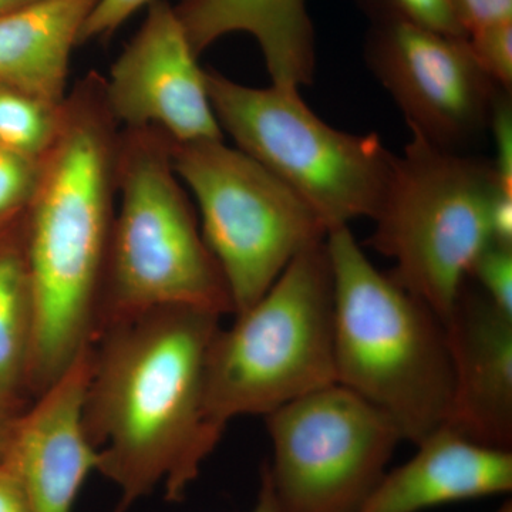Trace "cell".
I'll return each mask as SVG.
<instances>
[{
    "label": "cell",
    "instance_id": "obj_3",
    "mask_svg": "<svg viewBox=\"0 0 512 512\" xmlns=\"http://www.w3.org/2000/svg\"><path fill=\"white\" fill-rule=\"evenodd\" d=\"M326 245L335 286L336 383L386 414L417 446L451 413L446 326L370 262L349 227L328 232Z\"/></svg>",
    "mask_w": 512,
    "mask_h": 512
},
{
    "label": "cell",
    "instance_id": "obj_12",
    "mask_svg": "<svg viewBox=\"0 0 512 512\" xmlns=\"http://www.w3.org/2000/svg\"><path fill=\"white\" fill-rule=\"evenodd\" d=\"M93 343L26 407L19 420L10 466L29 512H73L99 456L83 427V402L92 370Z\"/></svg>",
    "mask_w": 512,
    "mask_h": 512
},
{
    "label": "cell",
    "instance_id": "obj_13",
    "mask_svg": "<svg viewBox=\"0 0 512 512\" xmlns=\"http://www.w3.org/2000/svg\"><path fill=\"white\" fill-rule=\"evenodd\" d=\"M454 392L446 426L483 446L512 448V316L464 285L446 322Z\"/></svg>",
    "mask_w": 512,
    "mask_h": 512
},
{
    "label": "cell",
    "instance_id": "obj_7",
    "mask_svg": "<svg viewBox=\"0 0 512 512\" xmlns=\"http://www.w3.org/2000/svg\"><path fill=\"white\" fill-rule=\"evenodd\" d=\"M222 133L298 194L328 232L375 218L394 154L377 134L329 126L296 87H259L205 69Z\"/></svg>",
    "mask_w": 512,
    "mask_h": 512
},
{
    "label": "cell",
    "instance_id": "obj_21",
    "mask_svg": "<svg viewBox=\"0 0 512 512\" xmlns=\"http://www.w3.org/2000/svg\"><path fill=\"white\" fill-rule=\"evenodd\" d=\"M474 56L505 92L512 90V20L477 30L467 37Z\"/></svg>",
    "mask_w": 512,
    "mask_h": 512
},
{
    "label": "cell",
    "instance_id": "obj_28",
    "mask_svg": "<svg viewBox=\"0 0 512 512\" xmlns=\"http://www.w3.org/2000/svg\"><path fill=\"white\" fill-rule=\"evenodd\" d=\"M249 512H284L278 500H276L271 481H269L264 467L261 468V483H259L258 497H256V503Z\"/></svg>",
    "mask_w": 512,
    "mask_h": 512
},
{
    "label": "cell",
    "instance_id": "obj_4",
    "mask_svg": "<svg viewBox=\"0 0 512 512\" xmlns=\"http://www.w3.org/2000/svg\"><path fill=\"white\" fill-rule=\"evenodd\" d=\"M116 187L94 339L157 309L234 315L227 282L175 173L170 137L156 127L121 128Z\"/></svg>",
    "mask_w": 512,
    "mask_h": 512
},
{
    "label": "cell",
    "instance_id": "obj_26",
    "mask_svg": "<svg viewBox=\"0 0 512 512\" xmlns=\"http://www.w3.org/2000/svg\"><path fill=\"white\" fill-rule=\"evenodd\" d=\"M25 410L26 407H20L0 397V467L9 464L19 420Z\"/></svg>",
    "mask_w": 512,
    "mask_h": 512
},
{
    "label": "cell",
    "instance_id": "obj_8",
    "mask_svg": "<svg viewBox=\"0 0 512 512\" xmlns=\"http://www.w3.org/2000/svg\"><path fill=\"white\" fill-rule=\"evenodd\" d=\"M175 173L192 192L205 242L220 266L234 315L254 305L328 229L264 165L224 140L173 143Z\"/></svg>",
    "mask_w": 512,
    "mask_h": 512
},
{
    "label": "cell",
    "instance_id": "obj_1",
    "mask_svg": "<svg viewBox=\"0 0 512 512\" xmlns=\"http://www.w3.org/2000/svg\"><path fill=\"white\" fill-rule=\"evenodd\" d=\"M222 316L157 309L104 329L93 340L83 427L97 471L128 512L164 488L181 503L224 436L205 410L208 349Z\"/></svg>",
    "mask_w": 512,
    "mask_h": 512
},
{
    "label": "cell",
    "instance_id": "obj_24",
    "mask_svg": "<svg viewBox=\"0 0 512 512\" xmlns=\"http://www.w3.org/2000/svg\"><path fill=\"white\" fill-rule=\"evenodd\" d=\"M153 2L156 0H99L80 30L79 46L109 39L137 10Z\"/></svg>",
    "mask_w": 512,
    "mask_h": 512
},
{
    "label": "cell",
    "instance_id": "obj_15",
    "mask_svg": "<svg viewBox=\"0 0 512 512\" xmlns=\"http://www.w3.org/2000/svg\"><path fill=\"white\" fill-rule=\"evenodd\" d=\"M175 15L195 55L229 33H248L264 56L272 84H312L316 36L306 0H180Z\"/></svg>",
    "mask_w": 512,
    "mask_h": 512
},
{
    "label": "cell",
    "instance_id": "obj_6",
    "mask_svg": "<svg viewBox=\"0 0 512 512\" xmlns=\"http://www.w3.org/2000/svg\"><path fill=\"white\" fill-rule=\"evenodd\" d=\"M497 183L490 158L444 150L412 133L392 171L369 244L390 275L446 325L471 268L493 244Z\"/></svg>",
    "mask_w": 512,
    "mask_h": 512
},
{
    "label": "cell",
    "instance_id": "obj_16",
    "mask_svg": "<svg viewBox=\"0 0 512 512\" xmlns=\"http://www.w3.org/2000/svg\"><path fill=\"white\" fill-rule=\"evenodd\" d=\"M99 0H40L0 19V84L60 106L70 57Z\"/></svg>",
    "mask_w": 512,
    "mask_h": 512
},
{
    "label": "cell",
    "instance_id": "obj_30",
    "mask_svg": "<svg viewBox=\"0 0 512 512\" xmlns=\"http://www.w3.org/2000/svg\"><path fill=\"white\" fill-rule=\"evenodd\" d=\"M495 512H512V501H505V503Z\"/></svg>",
    "mask_w": 512,
    "mask_h": 512
},
{
    "label": "cell",
    "instance_id": "obj_25",
    "mask_svg": "<svg viewBox=\"0 0 512 512\" xmlns=\"http://www.w3.org/2000/svg\"><path fill=\"white\" fill-rule=\"evenodd\" d=\"M467 37L477 30L511 22L512 0H451Z\"/></svg>",
    "mask_w": 512,
    "mask_h": 512
},
{
    "label": "cell",
    "instance_id": "obj_11",
    "mask_svg": "<svg viewBox=\"0 0 512 512\" xmlns=\"http://www.w3.org/2000/svg\"><path fill=\"white\" fill-rule=\"evenodd\" d=\"M104 92L120 127H156L173 143L224 140L205 69L167 0L148 6L143 25L104 77Z\"/></svg>",
    "mask_w": 512,
    "mask_h": 512
},
{
    "label": "cell",
    "instance_id": "obj_29",
    "mask_svg": "<svg viewBox=\"0 0 512 512\" xmlns=\"http://www.w3.org/2000/svg\"><path fill=\"white\" fill-rule=\"evenodd\" d=\"M40 0H0V19L10 15V13L18 12L20 9L28 8L33 3Z\"/></svg>",
    "mask_w": 512,
    "mask_h": 512
},
{
    "label": "cell",
    "instance_id": "obj_20",
    "mask_svg": "<svg viewBox=\"0 0 512 512\" xmlns=\"http://www.w3.org/2000/svg\"><path fill=\"white\" fill-rule=\"evenodd\" d=\"M468 281L476 282L488 301L512 316V247L488 245L474 262Z\"/></svg>",
    "mask_w": 512,
    "mask_h": 512
},
{
    "label": "cell",
    "instance_id": "obj_22",
    "mask_svg": "<svg viewBox=\"0 0 512 512\" xmlns=\"http://www.w3.org/2000/svg\"><path fill=\"white\" fill-rule=\"evenodd\" d=\"M36 174L37 161L0 147V222L28 204Z\"/></svg>",
    "mask_w": 512,
    "mask_h": 512
},
{
    "label": "cell",
    "instance_id": "obj_18",
    "mask_svg": "<svg viewBox=\"0 0 512 512\" xmlns=\"http://www.w3.org/2000/svg\"><path fill=\"white\" fill-rule=\"evenodd\" d=\"M62 104L0 84V147L39 160L55 140Z\"/></svg>",
    "mask_w": 512,
    "mask_h": 512
},
{
    "label": "cell",
    "instance_id": "obj_17",
    "mask_svg": "<svg viewBox=\"0 0 512 512\" xmlns=\"http://www.w3.org/2000/svg\"><path fill=\"white\" fill-rule=\"evenodd\" d=\"M25 207L0 222V397L20 407L32 403L28 375L35 329Z\"/></svg>",
    "mask_w": 512,
    "mask_h": 512
},
{
    "label": "cell",
    "instance_id": "obj_9",
    "mask_svg": "<svg viewBox=\"0 0 512 512\" xmlns=\"http://www.w3.org/2000/svg\"><path fill=\"white\" fill-rule=\"evenodd\" d=\"M264 467L284 512H360L403 437L392 420L335 383L264 417Z\"/></svg>",
    "mask_w": 512,
    "mask_h": 512
},
{
    "label": "cell",
    "instance_id": "obj_19",
    "mask_svg": "<svg viewBox=\"0 0 512 512\" xmlns=\"http://www.w3.org/2000/svg\"><path fill=\"white\" fill-rule=\"evenodd\" d=\"M370 23H404L447 36L467 37L451 0H355Z\"/></svg>",
    "mask_w": 512,
    "mask_h": 512
},
{
    "label": "cell",
    "instance_id": "obj_2",
    "mask_svg": "<svg viewBox=\"0 0 512 512\" xmlns=\"http://www.w3.org/2000/svg\"><path fill=\"white\" fill-rule=\"evenodd\" d=\"M120 126L90 72L67 93L55 140L37 160L25 207L35 329L28 390L35 400L93 343L116 217Z\"/></svg>",
    "mask_w": 512,
    "mask_h": 512
},
{
    "label": "cell",
    "instance_id": "obj_10",
    "mask_svg": "<svg viewBox=\"0 0 512 512\" xmlns=\"http://www.w3.org/2000/svg\"><path fill=\"white\" fill-rule=\"evenodd\" d=\"M365 60L410 131L434 146L470 153L490 131L495 103L505 90L485 73L467 37L370 23Z\"/></svg>",
    "mask_w": 512,
    "mask_h": 512
},
{
    "label": "cell",
    "instance_id": "obj_23",
    "mask_svg": "<svg viewBox=\"0 0 512 512\" xmlns=\"http://www.w3.org/2000/svg\"><path fill=\"white\" fill-rule=\"evenodd\" d=\"M490 131L495 153L491 158L498 198L512 201V103L511 93L501 92L495 103Z\"/></svg>",
    "mask_w": 512,
    "mask_h": 512
},
{
    "label": "cell",
    "instance_id": "obj_27",
    "mask_svg": "<svg viewBox=\"0 0 512 512\" xmlns=\"http://www.w3.org/2000/svg\"><path fill=\"white\" fill-rule=\"evenodd\" d=\"M0 512H29L22 483L10 463L0 467Z\"/></svg>",
    "mask_w": 512,
    "mask_h": 512
},
{
    "label": "cell",
    "instance_id": "obj_14",
    "mask_svg": "<svg viewBox=\"0 0 512 512\" xmlns=\"http://www.w3.org/2000/svg\"><path fill=\"white\" fill-rule=\"evenodd\" d=\"M386 473L360 512H421L512 491V451L483 446L450 427L417 444Z\"/></svg>",
    "mask_w": 512,
    "mask_h": 512
},
{
    "label": "cell",
    "instance_id": "obj_5",
    "mask_svg": "<svg viewBox=\"0 0 512 512\" xmlns=\"http://www.w3.org/2000/svg\"><path fill=\"white\" fill-rule=\"evenodd\" d=\"M229 328L205 367V410L215 426L268 416L336 383L335 286L326 239L306 248Z\"/></svg>",
    "mask_w": 512,
    "mask_h": 512
}]
</instances>
